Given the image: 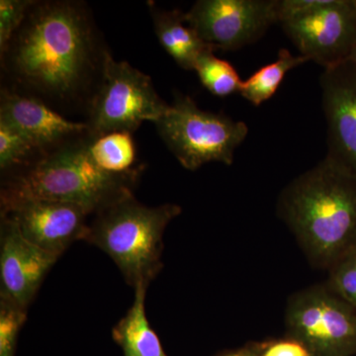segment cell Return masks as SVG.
<instances>
[{"mask_svg":"<svg viewBox=\"0 0 356 356\" xmlns=\"http://www.w3.org/2000/svg\"><path fill=\"white\" fill-rule=\"evenodd\" d=\"M83 2L35 1L1 56L20 86L53 102L81 99L102 79L99 46Z\"/></svg>","mask_w":356,"mask_h":356,"instance_id":"obj_1","label":"cell"},{"mask_svg":"<svg viewBox=\"0 0 356 356\" xmlns=\"http://www.w3.org/2000/svg\"><path fill=\"white\" fill-rule=\"evenodd\" d=\"M278 214L315 268L356 248V177L325 158L281 192Z\"/></svg>","mask_w":356,"mask_h":356,"instance_id":"obj_2","label":"cell"},{"mask_svg":"<svg viewBox=\"0 0 356 356\" xmlns=\"http://www.w3.org/2000/svg\"><path fill=\"white\" fill-rule=\"evenodd\" d=\"M88 133L43 154L31 165L3 178L0 206L40 199L81 206L89 214L133 193L140 170L110 173L91 156Z\"/></svg>","mask_w":356,"mask_h":356,"instance_id":"obj_3","label":"cell"},{"mask_svg":"<svg viewBox=\"0 0 356 356\" xmlns=\"http://www.w3.org/2000/svg\"><path fill=\"white\" fill-rule=\"evenodd\" d=\"M180 213L177 204L149 207L128 194L93 215L83 241L108 255L134 289L149 287L163 267L166 227Z\"/></svg>","mask_w":356,"mask_h":356,"instance_id":"obj_4","label":"cell"},{"mask_svg":"<svg viewBox=\"0 0 356 356\" xmlns=\"http://www.w3.org/2000/svg\"><path fill=\"white\" fill-rule=\"evenodd\" d=\"M154 125L180 165L191 172L212 161L231 165L248 134L245 122L204 111L181 95Z\"/></svg>","mask_w":356,"mask_h":356,"instance_id":"obj_5","label":"cell"},{"mask_svg":"<svg viewBox=\"0 0 356 356\" xmlns=\"http://www.w3.org/2000/svg\"><path fill=\"white\" fill-rule=\"evenodd\" d=\"M170 105L158 95L151 77L127 62H116L106 51L102 79L89 100L88 134L133 133L143 122H158Z\"/></svg>","mask_w":356,"mask_h":356,"instance_id":"obj_6","label":"cell"},{"mask_svg":"<svg viewBox=\"0 0 356 356\" xmlns=\"http://www.w3.org/2000/svg\"><path fill=\"white\" fill-rule=\"evenodd\" d=\"M278 13L300 55L324 70L350 58L356 44V0H278Z\"/></svg>","mask_w":356,"mask_h":356,"instance_id":"obj_7","label":"cell"},{"mask_svg":"<svg viewBox=\"0 0 356 356\" xmlns=\"http://www.w3.org/2000/svg\"><path fill=\"white\" fill-rule=\"evenodd\" d=\"M289 339L310 356H351L356 353V311L325 284L294 293L285 311Z\"/></svg>","mask_w":356,"mask_h":356,"instance_id":"obj_8","label":"cell"},{"mask_svg":"<svg viewBox=\"0 0 356 356\" xmlns=\"http://www.w3.org/2000/svg\"><path fill=\"white\" fill-rule=\"evenodd\" d=\"M185 19L213 50H238L280 22L278 0H199Z\"/></svg>","mask_w":356,"mask_h":356,"instance_id":"obj_9","label":"cell"},{"mask_svg":"<svg viewBox=\"0 0 356 356\" xmlns=\"http://www.w3.org/2000/svg\"><path fill=\"white\" fill-rule=\"evenodd\" d=\"M0 207L28 241L58 257L88 232L90 214L74 204L29 199Z\"/></svg>","mask_w":356,"mask_h":356,"instance_id":"obj_10","label":"cell"},{"mask_svg":"<svg viewBox=\"0 0 356 356\" xmlns=\"http://www.w3.org/2000/svg\"><path fill=\"white\" fill-rule=\"evenodd\" d=\"M58 259L28 241L13 219L0 216V298L28 310Z\"/></svg>","mask_w":356,"mask_h":356,"instance_id":"obj_11","label":"cell"},{"mask_svg":"<svg viewBox=\"0 0 356 356\" xmlns=\"http://www.w3.org/2000/svg\"><path fill=\"white\" fill-rule=\"evenodd\" d=\"M321 88L327 126L325 158L356 177V67L346 60L324 70Z\"/></svg>","mask_w":356,"mask_h":356,"instance_id":"obj_12","label":"cell"},{"mask_svg":"<svg viewBox=\"0 0 356 356\" xmlns=\"http://www.w3.org/2000/svg\"><path fill=\"white\" fill-rule=\"evenodd\" d=\"M0 120L22 133L42 154L88 133L86 123L67 120L36 96L7 89L1 92Z\"/></svg>","mask_w":356,"mask_h":356,"instance_id":"obj_13","label":"cell"},{"mask_svg":"<svg viewBox=\"0 0 356 356\" xmlns=\"http://www.w3.org/2000/svg\"><path fill=\"white\" fill-rule=\"evenodd\" d=\"M147 6L159 44L181 69L194 70L201 54L212 48L187 24L182 11L165 10L151 1Z\"/></svg>","mask_w":356,"mask_h":356,"instance_id":"obj_14","label":"cell"},{"mask_svg":"<svg viewBox=\"0 0 356 356\" xmlns=\"http://www.w3.org/2000/svg\"><path fill=\"white\" fill-rule=\"evenodd\" d=\"M135 299L125 317L115 325L114 341L124 356H168L146 314L147 287L135 288Z\"/></svg>","mask_w":356,"mask_h":356,"instance_id":"obj_15","label":"cell"},{"mask_svg":"<svg viewBox=\"0 0 356 356\" xmlns=\"http://www.w3.org/2000/svg\"><path fill=\"white\" fill-rule=\"evenodd\" d=\"M307 62L309 60L304 56H294L287 49H280L277 60L264 65L243 81L241 95L254 106H259L275 95L289 70Z\"/></svg>","mask_w":356,"mask_h":356,"instance_id":"obj_16","label":"cell"},{"mask_svg":"<svg viewBox=\"0 0 356 356\" xmlns=\"http://www.w3.org/2000/svg\"><path fill=\"white\" fill-rule=\"evenodd\" d=\"M89 149L96 165L105 172L123 173L133 170L136 147L132 133L114 132L93 138Z\"/></svg>","mask_w":356,"mask_h":356,"instance_id":"obj_17","label":"cell"},{"mask_svg":"<svg viewBox=\"0 0 356 356\" xmlns=\"http://www.w3.org/2000/svg\"><path fill=\"white\" fill-rule=\"evenodd\" d=\"M214 50L204 51L196 60L194 70L204 88L212 95L225 97L240 92L243 81L235 67L215 56Z\"/></svg>","mask_w":356,"mask_h":356,"instance_id":"obj_18","label":"cell"},{"mask_svg":"<svg viewBox=\"0 0 356 356\" xmlns=\"http://www.w3.org/2000/svg\"><path fill=\"white\" fill-rule=\"evenodd\" d=\"M42 156L31 140L0 120V170L4 177L31 165Z\"/></svg>","mask_w":356,"mask_h":356,"instance_id":"obj_19","label":"cell"},{"mask_svg":"<svg viewBox=\"0 0 356 356\" xmlns=\"http://www.w3.org/2000/svg\"><path fill=\"white\" fill-rule=\"evenodd\" d=\"M325 286L356 311V248L327 270Z\"/></svg>","mask_w":356,"mask_h":356,"instance_id":"obj_20","label":"cell"},{"mask_svg":"<svg viewBox=\"0 0 356 356\" xmlns=\"http://www.w3.org/2000/svg\"><path fill=\"white\" fill-rule=\"evenodd\" d=\"M26 309L0 298V356H15L18 336L26 318Z\"/></svg>","mask_w":356,"mask_h":356,"instance_id":"obj_21","label":"cell"},{"mask_svg":"<svg viewBox=\"0 0 356 356\" xmlns=\"http://www.w3.org/2000/svg\"><path fill=\"white\" fill-rule=\"evenodd\" d=\"M35 1L32 0H1L0 1V51L6 53L16 32L24 22Z\"/></svg>","mask_w":356,"mask_h":356,"instance_id":"obj_22","label":"cell"},{"mask_svg":"<svg viewBox=\"0 0 356 356\" xmlns=\"http://www.w3.org/2000/svg\"><path fill=\"white\" fill-rule=\"evenodd\" d=\"M261 356H310L306 348L294 339L276 341L266 346Z\"/></svg>","mask_w":356,"mask_h":356,"instance_id":"obj_23","label":"cell"},{"mask_svg":"<svg viewBox=\"0 0 356 356\" xmlns=\"http://www.w3.org/2000/svg\"><path fill=\"white\" fill-rule=\"evenodd\" d=\"M261 350H259V346H245L238 350L226 351L216 356H261Z\"/></svg>","mask_w":356,"mask_h":356,"instance_id":"obj_24","label":"cell"},{"mask_svg":"<svg viewBox=\"0 0 356 356\" xmlns=\"http://www.w3.org/2000/svg\"><path fill=\"white\" fill-rule=\"evenodd\" d=\"M348 60H350L351 64L355 65V67H356V44L355 48H353V51H351L350 57V58H348Z\"/></svg>","mask_w":356,"mask_h":356,"instance_id":"obj_25","label":"cell"}]
</instances>
